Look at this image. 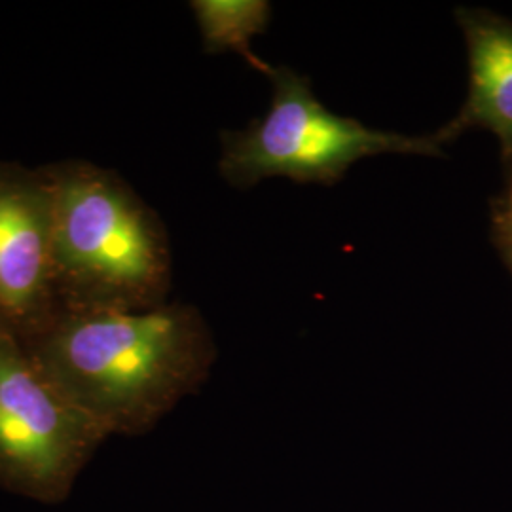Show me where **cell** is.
Here are the masks:
<instances>
[{
	"label": "cell",
	"mask_w": 512,
	"mask_h": 512,
	"mask_svg": "<svg viewBox=\"0 0 512 512\" xmlns=\"http://www.w3.org/2000/svg\"><path fill=\"white\" fill-rule=\"evenodd\" d=\"M494 239L512 272V205L503 196L494 203Z\"/></svg>",
	"instance_id": "ba28073f"
},
{
	"label": "cell",
	"mask_w": 512,
	"mask_h": 512,
	"mask_svg": "<svg viewBox=\"0 0 512 512\" xmlns=\"http://www.w3.org/2000/svg\"><path fill=\"white\" fill-rule=\"evenodd\" d=\"M109 433L0 334V488L42 505L73 494Z\"/></svg>",
	"instance_id": "277c9868"
},
{
	"label": "cell",
	"mask_w": 512,
	"mask_h": 512,
	"mask_svg": "<svg viewBox=\"0 0 512 512\" xmlns=\"http://www.w3.org/2000/svg\"><path fill=\"white\" fill-rule=\"evenodd\" d=\"M503 198L512 205V175L507 177V188H505V192H503Z\"/></svg>",
	"instance_id": "9c48e42d"
},
{
	"label": "cell",
	"mask_w": 512,
	"mask_h": 512,
	"mask_svg": "<svg viewBox=\"0 0 512 512\" xmlns=\"http://www.w3.org/2000/svg\"><path fill=\"white\" fill-rule=\"evenodd\" d=\"M459 27L469 50V95L456 118L433 133L440 147L463 131L484 128L501 143L512 175V21L486 10L459 8Z\"/></svg>",
	"instance_id": "8992f818"
},
{
	"label": "cell",
	"mask_w": 512,
	"mask_h": 512,
	"mask_svg": "<svg viewBox=\"0 0 512 512\" xmlns=\"http://www.w3.org/2000/svg\"><path fill=\"white\" fill-rule=\"evenodd\" d=\"M50 165L59 313L145 311L167 304L164 222L122 175L86 160Z\"/></svg>",
	"instance_id": "7a4b0ae2"
},
{
	"label": "cell",
	"mask_w": 512,
	"mask_h": 512,
	"mask_svg": "<svg viewBox=\"0 0 512 512\" xmlns=\"http://www.w3.org/2000/svg\"><path fill=\"white\" fill-rule=\"evenodd\" d=\"M268 78L274 95L264 118L220 135V175L236 188L270 177L334 184L351 165L385 152L444 156L435 135L410 137L366 128L330 112L317 101L310 82L287 67H274Z\"/></svg>",
	"instance_id": "3957f363"
},
{
	"label": "cell",
	"mask_w": 512,
	"mask_h": 512,
	"mask_svg": "<svg viewBox=\"0 0 512 512\" xmlns=\"http://www.w3.org/2000/svg\"><path fill=\"white\" fill-rule=\"evenodd\" d=\"M55 188L50 165L0 160V334L27 346L52 327Z\"/></svg>",
	"instance_id": "5b68a950"
},
{
	"label": "cell",
	"mask_w": 512,
	"mask_h": 512,
	"mask_svg": "<svg viewBox=\"0 0 512 512\" xmlns=\"http://www.w3.org/2000/svg\"><path fill=\"white\" fill-rule=\"evenodd\" d=\"M25 348L109 437L148 433L202 387L217 359L209 325L186 304L59 313Z\"/></svg>",
	"instance_id": "6da1fadb"
},
{
	"label": "cell",
	"mask_w": 512,
	"mask_h": 512,
	"mask_svg": "<svg viewBox=\"0 0 512 512\" xmlns=\"http://www.w3.org/2000/svg\"><path fill=\"white\" fill-rule=\"evenodd\" d=\"M198 21L207 54L236 52L253 69L270 76L274 67L256 57L251 38L266 31L270 2L266 0H194L190 2Z\"/></svg>",
	"instance_id": "52a82bcc"
}]
</instances>
